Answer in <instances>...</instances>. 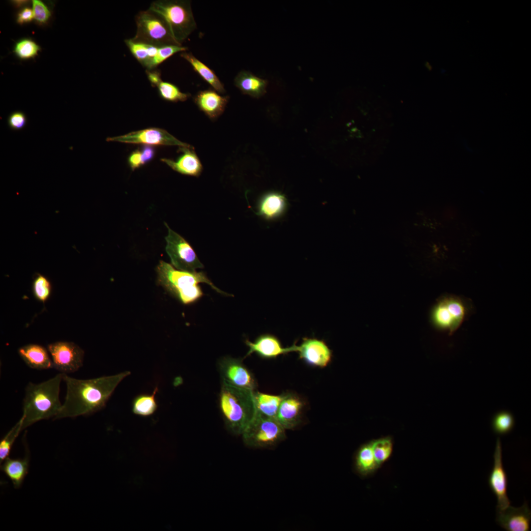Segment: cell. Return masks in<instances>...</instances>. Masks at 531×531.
Here are the masks:
<instances>
[{
    "label": "cell",
    "instance_id": "cell-30",
    "mask_svg": "<svg viewBox=\"0 0 531 531\" xmlns=\"http://www.w3.org/2000/svg\"><path fill=\"white\" fill-rule=\"evenodd\" d=\"M157 88L160 97L167 101H185L190 96V94L181 92L176 85L170 82L162 81Z\"/></svg>",
    "mask_w": 531,
    "mask_h": 531
},
{
    "label": "cell",
    "instance_id": "cell-11",
    "mask_svg": "<svg viewBox=\"0 0 531 531\" xmlns=\"http://www.w3.org/2000/svg\"><path fill=\"white\" fill-rule=\"evenodd\" d=\"M218 368L222 381L234 387L255 390L256 379L242 359L224 357L219 361Z\"/></svg>",
    "mask_w": 531,
    "mask_h": 531
},
{
    "label": "cell",
    "instance_id": "cell-20",
    "mask_svg": "<svg viewBox=\"0 0 531 531\" xmlns=\"http://www.w3.org/2000/svg\"><path fill=\"white\" fill-rule=\"evenodd\" d=\"M48 351L41 345L30 344L20 348L18 352L29 367L43 370L53 368V362Z\"/></svg>",
    "mask_w": 531,
    "mask_h": 531
},
{
    "label": "cell",
    "instance_id": "cell-10",
    "mask_svg": "<svg viewBox=\"0 0 531 531\" xmlns=\"http://www.w3.org/2000/svg\"><path fill=\"white\" fill-rule=\"evenodd\" d=\"M53 368L62 373L77 371L83 365L84 351L72 342L59 341L48 345Z\"/></svg>",
    "mask_w": 531,
    "mask_h": 531
},
{
    "label": "cell",
    "instance_id": "cell-21",
    "mask_svg": "<svg viewBox=\"0 0 531 531\" xmlns=\"http://www.w3.org/2000/svg\"><path fill=\"white\" fill-rule=\"evenodd\" d=\"M287 205V199L283 194L277 192H268L260 200L257 214L266 219H273L283 214Z\"/></svg>",
    "mask_w": 531,
    "mask_h": 531
},
{
    "label": "cell",
    "instance_id": "cell-32",
    "mask_svg": "<svg viewBox=\"0 0 531 531\" xmlns=\"http://www.w3.org/2000/svg\"><path fill=\"white\" fill-rule=\"evenodd\" d=\"M23 417L20 418L18 422L7 433L0 442V463L8 458L12 447L13 444L20 433L23 430Z\"/></svg>",
    "mask_w": 531,
    "mask_h": 531
},
{
    "label": "cell",
    "instance_id": "cell-26",
    "mask_svg": "<svg viewBox=\"0 0 531 531\" xmlns=\"http://www.w3.org/2000/svg\"><path fill=\"white\" fill-rule=\"evenodd\" d=\"M124 42L132 56L146 70H148L160 46L138 41L133 38L125 39Z\"/></svg>",
    "mask_w": 531,
    "mask_h": 531
},
{
    "label": "cell",
    "instance_id": "cell-19",
    "mask_svg": "<svg viewBox=\"0 0 531 531\" xmlns=\"http://www.w3.org/2000/svg\"><path fill=\"white\" fill-rule=\"evenodd\" d=\"M179 151L182 154L176 160L164 158L161 161L180 174L199 177L202 172L203 166L194 148L192 146L180 147Z\"/></svg>",
    "mask_w": 531,
    "mask_h": 531
},
{
    "label": "cell",
    "instance_id": "cell-29",
    "mask_svg": "<svg viewBox=\"0 0 531 531\" xmlns=\"http://www.w3.org/2000/svg\"><path fill=\"white\" fill-rule=\"evenodd\" d=\"M375 459L380 467L391 457L393 451V441L390 437L381 438L371 441Z\"/></svg>",
    "mask_w": 531,
    "mask_h": 531
},
{
    "label": "cell",
    "instance_id": "cell-28",
    "mask_svg": "<svg viewBox=\"0 0 531 531\" xmlns=\"http://www.w3.org/2000/svg\"><path fill=\"white\" fill-rule=\"evenodd\" d=\"M158 391L156 386L152 393H141L137 395L132 400V412L141 416H148L153 414L158 408L155 395Z\"/></svg>",
    "mask_w": 531,
    "mask_h": 531
},
{
    "label": "cell",
    "instance_id": "cell-33",
    "mask_svg": "<svg viewBox=\"0 0 531 531\" xmlns=\"http://www.w3.org/2000/svg\"><path fill=\"white\" fill-rule=\"evenodd\" d=\"M40 50L39 45L30 38H23L15 44L14 53L21 59H28L36 56Z\"/></svg>",
    "mask_w": 531,
    "mask_h": 531
},
{
    "label": "cell",
    "instance_id": "cell-8",
    "mask_svg": "<svg viewBox=\"0 0 531 531\" xmlns=\"http://www.w3.org/2000/svg\"><path fill=\"white\" fill-rule=\"evenodd\" d=\"M165 225L168 231L165 237L166 251L173 266L177 269L190 272L203 268L204 265L189 243L166 223Z\"/></svg>",
    "mask_w": 531,
    "mask_h": 531
},
{
    "label": "cell",
    "instance_id": "cell-40",
    "mask_svg": "<svg viewBox=\"0 0 531 531\" xmlns=\"http://www.w3.org/2000/svg\"><path fill=\"white\" fill-rule=\"evenodd\" d=\"M142 165L151 161L155 155L156 150L153 146L144 145L141 149Z\"/></svg>",
    "mask_w": 531,
    "mask_h": 531
},
{
    "label": "cell",
    "instance_id": "cell-36",
    "mask_svg": "<svg viewBox=\"0 0 531 531\" xmlns=\"http://www.w3.org/2000/svg\"><path fill=\"white\" fill-rule=\"evenodd\" d=\"M32 9L34 19L38 23L44 24L48 21L51 17V12L43 2L39 0H32Z\"/></svg>",
    "mask_w": 531,
    "mask_h": 531
},
{
    "label": "cell",
    "instance_id": "cell-37",
    "mask_svg": "<svg viewBox=\"0 0 531 531\" xmlns=\"http://www.w3.org/2000/svg\"><path fill=\"white\" fill-rule=\"evenodd\" d=\"M27 117L22 111H15L8 117L7 122L9 128L12 130L19 131L24 129L27 124Z\"/></svg>",
    "mask_w": 531,
    "mask_h": 531
},
{
    "label": "cell",
    "instance_id": "cell-25",
    "mask_svg": "<svg viewBox=\"0 0 531 531\" xmlns=\"http://www.w3.org/2000/svg\"><path fill=\"white\" fill-rule=\"evenodd\" d=\"M354 465L357 472L362 476L374 473L380 468L373 454L371 441L362 444L357 450Z\"/></svg>",
    "mask_w": 531,
    "mask_h": 531
},
{
    "label": "cell",
    "instance_id": "cell-15",
    "mask_svg": "<svg viewBox=\"0 0 531 531\" xmlns=\"http://www.w3.org/2000/svg\"><path fill=\"white\" fill-rule=\"evenodd\" d=\"M245 343L249 350L244 358L255 353L263 358L272 359L280 355L295 352L296 344L284 348L276 336L268 333L260 335L254 342L246 339Z\"/></svg>",
    "mask_w": 531,
    "mask_h": 531
},
{
    "label": "cell",
    "instance_id": "cell-41",
    "mask_svg": "<svg viewBox=\"0 0 531 531\" xmlns=\"http://www.w3.org/2000/svg\"><path fill=\"white\" fill-rule=\"evenodd\" d=\"M146 72L148 79L152 87H157L162 81L160 71L156 68L150 70H146Z\"/></svg>",
    "mask_w": 531,
    "mask_h": 531
},
{
    "label": "cell",
    "instance_id": "cell-22",
    "mask_svg": "<svg viewBox=\"0 0 531 531\" xmlns=\"http://www.w3.org/2000/svg\"><path fill=\"white\" fill-rule=\"evenodd\" d=\"M235 85L244 94L255 98H259L266 92L267 81L252 73L242 70L234 79Z\"/></svg>",
    "mask_w": 531,
    "mask_h": 531
},
{
    "label": "cell",
    "instance_id": "cell-24",
    "mask_svg": "<svg viewBox=\"0 0 531 531\" xmlns=\"http://www.w3.org/2000/svg\"><path fill=\"white\" fill-rule=\"evenodd\" d=\"M180 56L187 60L193 70L218 93H224L225 89L215 72L205 63L197 59L191 53L181 52Z\"/></svg>",
    "mask_w": 531,
    "mask_h": 531
},
{
    "label": "cell",
    "instance_id": "cell-27",
    "mask_svg": "<svg viewBox=\"0 0 531 531\" xmlns=\"http://www.w3.org/2000/svg\"><path fill=\"white\" fill-rule=\"evenodd\" d=\"M283 397V394L273 395L254 391V398L256 411L265 416L276 418L278 411Z\"/></svg>",
    "mask_w": 531,
    "mask_h": 531
},
{
    "label": "cell",
    "instance_id": "cell-39",
    "mask_svg": "<svg viewBox=\"0 0 531 531\" xmlns=\"http://www.w3.org/2000/svg\"><path fill=\"white\" fill-rule=\"evenodd\" d=\"M34 19L32 8L26 7L21 10L17 16V22L21 25L30 22Z\"/></svg>",
    "mask_w": 531,
    "mask_h": 531
},
{
    "label": "cell",
    "instance_id": "cell-16",
    "mask_svg": "<svg viewBox=\"0 0 531 531\" xmlns=\"http://www.w3.org/2000/svg\"><path fill=\"white\" fill-rule=\"evenodd\" d=\"M531 520V512L526 502L520 507L510 505L503 510L497 511L496 522L507 531H529Z\"/></svg>",
    "mask_w": 531,
    "mask_h": 531
},
{
    "label": "cell",
    "instance_id": "cell-6",
    "mask_svg": "<svg viewBox=\"0 0 531 531\" xmlns=\"http://www.w3.org/2000/svg\"><path fill=\"white\" fill-rule=\"evenodd\" d=\"M243 443L254 448L275 446L285 438V429L276 418L256 413L241 434Z\"/></svg>",
    "mask_w": 531,
    "mask_h": 531
},
{
    "label": "cell",
    "instance_id": "cell-23",
    "mask_svg": "<svg viewBox=\"0 0 531 531\" xmlns=\"http://www.w3.org/2000/svg\"><path fill=\"white\" fill-rule=\"evenodd\" d=\"M29 464V457L27 453L22 459L7 458L2 462L0 469L11 480L14 487L19 488L28 473Z\"/></svg>",
    "mask_w": 531,
    "mask_h": 531
},
{
    "label": "cell",
    "instance_id": "cell-12",
    "mask_svg": "<svg viewBox=\"0 0 531 531\" xmlns=\"http://www.w3.org/2000/svg\"><path fill=\"white\" fill-rule=\"evenodd\" d=\"M106 140L107 142L143 144L152 146H177L179 147L191 146L179 141L165 130L154 127L131 132L121 136L108 137Z\"/></svg>",
    "mask_w": 531,
    "mask_h": 531
},
{
    "label": "cell",
    "instance_id": "cell-17",
    "mask_svg": "<svg viewBox=\"0 0 531 531\" xmlns=\"http://www.w3.org/2000/svg\"><path fill=\"white\" fill-rule=\"evenodd\" d=\"M303 406V401L297 395L283 394L276 419L285 430L293 429L300 421Z\"/></svg>",
    "mask_w": 531,
    "mask_h": 531
},
{
    "label": "cell",
    "instance_id": "cell-38",
    "mask_svg": "<svg viewBox=\"0 0 531 531\" xmlns=\"http://www.w3.org/2000/svg\"><path fill=\"white\" fill-rule=\"evenodd\" d=\"M127 162L130 168L133 171L143 166L141 150L138 148L132 151L128 157Z\"/></svg>",
    "mask_w": 531,
    "mask_h": 531
},
{
    "label": "cell",
    "instance_id": "cell-7",
    "mask_svg": "<svg viewBox=\"0 0 531 531\" xmlns=\"http://www.w3.org/2000/svg\"><path fill=\"white\" fill-rule=\"evenodd\" d=\"M135 21L137 30L133 39L156 46L182 45L174 38L164 17L156 12L149 8L141 11Z\"/></svg>",
    "mask_w": 531,
    "mask_h": 531
},
{
    "label": "cell",
    "instance_id": "cell-4",
    "mask_svg": "<svg viewBox=\"0 0 531 531\" xmlns=\"http://www.w3.org/2000/svg\"><path fill=\"white\" fill-rule=\"evenodd\" d=\"M156 271L158 283L184 304L193 303L203 295L199 285L201 283H206L216 292L227 295L215 287L203 272L176 269L163 261H160Z\"/></svg>",
    "mask_w": 531,
    "mask_h": 531
},
{
    "label": "cell",
    "instance_id": "cell-31",
    "mask_svg": "<svg viewBox=\"0 0 531 531\" xmlns=\"http://www.w3.org/2000/svg\"><path fill=\"white\" fill-rule=\"evenodd\" d=\"M491 425L495 433L504 435L512 430L514 427L515 420L513 415L510 413L502 411L494 416Z\"/></svg>",
    "mask_w": 531,
    "mask_h": 531
},
{
    "label": "cell",
    "instance_id": "cell-34",
    "mask_svg": "<svg viewBox=\"0 0 531 531\" xmlns=\"http://www.w3.org/2000/svg\"><path fill=\"white\" fill-rule=\"evenodd\" d=\"M32 291L35 298L44 303L49 298L51 293V283L46 276L36 273L33 280Z\"/></svg>",
    "mask_w": 531,
    "mask_h": 531
},
{
    "label": "cell",
    "instance_id": "cell-14",
    "mask_svg": "<svg viewBox=\"0 0 531 531\" xmlns=\"http://www.w3.org/2000/svg\"><path fill=\"white\" fill-rule=\"evenodd\" d=\"M295 352L306 364L313 367L324 368L332 358V352L322 340L304 337L299 345H295Z\"/></svg>",
    "mask_w": 531,
    "mask_h": 531
},
{
    "label": "cell",
    "instance_id": "cell-1",
    "mask_svg": "<svg viewBox=\"0 0 531 531\" xmlns=\"http://www.w3.org/2000/svg\"><path fill=\"white\" fill-rule=\"evenodd\" d=\"M130 372L88 380H79L63 373L66 395L54 419L88 415L102 409L118 384Z\"/></svg>",
    "mask_w": 531,
    "mask_h": 531
},
{
    "label": "cell",
    "instance_id": "cell-2",
    "mask_svg": "<svg viewBox=\"0 0 531 531\" xmlns=\"http://www.w3.org/2000/svg\"><path fill=\"white\" fill-rule=\"evenodd\" d=\"M61 373L38 384L29 383L23 401V430L40 420L54 418L61 408L59 399Z\"/></svg>",
    "mask_w": 531,
    "mask_h": 531
},
{
    "label": "cell",
    "instance_id": "cell-5",
    "mask_svg": "<svg viewBox=\"0 0 531 531\" xmlns=\"http://www.w3.org/2000/svg\"><path fill=\"white\" fill-rule=\"evenodd\" d=\"M149 8L164 17L174 38L181 45L196 28L189 0H155Z\"/></svg>",
    "mask_w": 531,
    "mask_h": 531
},
{
    "label": "cell",
    "instance_id": "cell-35",
    "mask_svg": "<svg viewBox=\"0 0 531 531\" xmlns=\"http://www.w3.org/2000/svg\"><path fill=\"white\" fill-rule=\"evenodd\" d=\"M187 49V47L179 45H168L159 47L157 54L148 70L156 69L157 66L174 54L185 52Z\"/></svg>",
    "mask_w": 531,
    "mask_h": 531
},
{
    "label": "cell",
    "instance_id": "cell-13",
    "mask_svg": "<svg viewBox=\"0 0 531 531\" xmlns=\"http://www.w3.org/2000/svg\"><path fill=\"white\" fill-rule=\"evenodd\" d=\"M494 465L488 479L489 487L497 499V511L503 510L510 505L507 495V477L503 468L502 449L499 438L496 441L494 453Z\"/></svg>",
    "mask_w": 531,
    "mask_h": 531
},
{
    "label": "cell",
    "instance_id": "cell-18",
    "mask_svg": "<svg viewBox=\"0 0 531 531\" xmlns=\"http://www.w3.org/2000/svg\"><path fill=\"white\" fill-rule=\"evenodd\" d=\"M228 96H222L214 89L199 91L194 97L198 108L211 120H215L224 112Z\"/></svg>",
    "mask_w": 531,
    "mask_h": 531
},
{
    "label": "cell",
    "instance_id": "cell-9",
    "mask_svg": "<svg viewBox=\"0 0 531 531\" xmlns=\"http://www.w3.org/2000/svg\"><path fill=\"white\" fill-rule=\"evenodd\" d=\"M467 307L462 299L455 296L443 298L434 308L432 319L439 328L450 334L457 330L466 318Z\"/></svg>",
    "mask_w": 531,
    "mask_h": 531
},
{
    "label": "cell",
    "instance_id": "cell-3",
    "mask_svg": "<svg viewBox=\"0 0 531 531\" xmlns=\"http://www.w3.org/2000/svg\"><path fill=\"white\" fill-rule=\"evenodd\" d=\"M219 407L228 431L241 435L256 413L254 391L231 386L222 381Z\"/></svg>",
    "mask_w": 531,
    "mask_h": 531
}]
</instances>
